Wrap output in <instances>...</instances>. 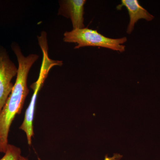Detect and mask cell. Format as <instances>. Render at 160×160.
Returning <instances> with one entry per match:
<instances>
[{"label": "cell", "mask_w": 160, "mask_h": 160, "mask_svg": "<svg viewBox=\"0 0 160 160\" xmlns=\"http://www.w3.org/2000/svg\"><path fill=\"white\" fill-rule=\"evenodd\" d=\"M12 49L17 58L18 66L13 89L0 112V152L5 153L8 145V135L12 121L22 112L26 97L29 94L27 78L30 69L38 59L37 54L25 56L18 45L13 43Z\"/></svg>", "instance_id": "6da1fadb"}, {"label": "cell", "mask_w": 160, "mask_h": 160, "mask_svg": "<svg viewBox=\"0 0 160 160\" xmlns=\"http://www.w3.org/2000/svg\"><path fill=\"white\" fill-rule=\"evenodd\" d=\"M63 41L66 42L77 43L75 49L86 46H98L122 52L126 50V46L123 44L127 42V38H111L104 36L97 30L85 27L66 32Z\"/></svg>", "instance_id": "7a4b0ae2"}, {"label": "cell", "mask_w": 160, "mask_h": 160, "mask_svg": "<svg viewBox=\"0 0 160 160\" xmlns=\"http://www.w3.org/2000/svg\"><path fill=\"white\" fill-rule=\"evenodd\" d=\"M18 70L6 49L0 46V112L13 89L11 81L17 75Z\"/></svg>", "instance_id": "3957f363"}, {"label": "cell", "mask_w": 160, "mask_h": 160, "mask_svg": "<svg viewBox=\"0 0 160 160\" xmlns=\"http://www.w3.org/2000/svg\"><path fill=\"white\" fill-rule=\"evenodd\" d=\"M85 0H66L60 1L58 15L70 18L73 29L85 28L84 24Z\"/></svg>", "instance_id": "277c9868"}, {"label": "cell", "mask_w": 160, "mask_h": 160, "mask_svg": "<svg viewBox=\"0 0 160 160\" xmlns=\"http://www.w3.org/2000/svg\"><path fill=\"white\" fill-rule=\"evenodd\" d=\"M121 2L122 3L117 6V9L120 10L123 7H125L128 10L130 18L127 29L128 34H131L134 29L135 25L138 20L145 19L150 22L154 19V16L141 6L138 0H122Z\"/></svg>", "instance_id": "5b68a950"}, {"label": "cell", "mask_w": 160, "mask_h": 160, "mask_svg": "<svg viewBox=\"0 0 160 160\" xmlns=\"http://www.w3.org/2000/svg\"><path fill=\"white\" fill-rule=\"evenodd\" d=\"M21 150L18 147L8 144L4 156L0 160H20Z\"/></svg>", "instance_id": "8992f818"}, {"label": "cell", "mask_w": 160, "mask_h": 160, "mask_svg": "<svg viewBox=\"0 0 160 160\" xmlns=\"http://www.w3.org/2000/svg\"><path fill=\"white\" fill-rule=\"evenodd\" d=\"M121 156L119 155H114V156L112 157L109 158L108 157V156H106L105 157V160H118L121 158ZM20 160H29L27 158L21 156L20 158Z\"/></svg>", "instance_id": "52a82bcc"}]
</instances>
